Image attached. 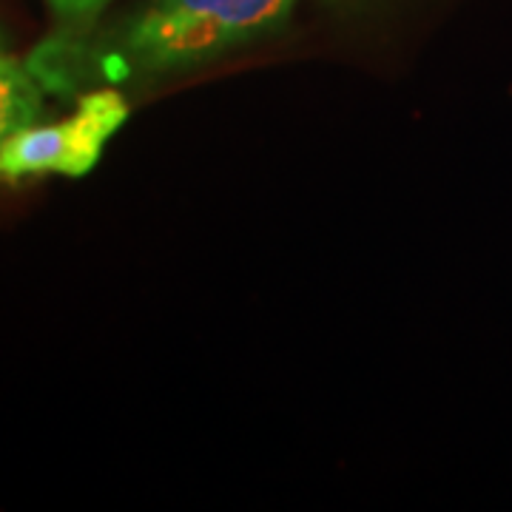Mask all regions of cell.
<instances>
[{"instance_id": "6da1fadb", "label": "cell", "mask_w": 512, "mask_h": 512, "mask_svg": "<svg viewBox=\"0 0 512 512\" xmlns=\"http://www.w3.org/2000/svg\"><path fill=\"white\" fill-rule=\"evenodd\" d=\"M293 0H154L97 57V77L123 83L194 69L276 29Z\"/></svg>"}, {"instance_id": "7a4b0ae2", "label": "cell", "mask_w": 512, "mask_h": 512, "mask_svg": "<svg viewBox=\"0 0 512 512\" xmlns=\"http://www.w3.org/2000/svg\"><path fill=\"white\" fill-rule=\"evenodd\" d=\"M128 120L126 97L114 89L86 92L77 100L72 117L49 126L20 128L0 148V180L63 174L86 177L103 148Z\"/></svg>"}, {"instance_id": "3957f363", "label": "cell", "mask_w": 512, "mask_h": 512, "mask_svg": "<svg viewBox=\"0 0 512 512\" xmlns=\"http://www.w3.org/2000/svg\"><path fill=\"white\" fill-rule=\"evenodd\" d=\"M43 80L32 66L0 55V148L20 128L32 126L43 109Z\"/></svg>"}, {"instance_id": "277c9868", "label": "cell", "mask_w": 512, "mask_h": 512, "mask_svg": "<svg viewBox=\"0 0 512 512\" xmlns=\"http://www.w3.org/2000/svg\"><path fill=\"white\" fill-rule=\"evenodd\" d=\"M46 3L52 6L57 20L66 26H83L109 6V0H46Z\"/></svg>"}, {"instance_id": "5b68a950", "label": "cell", "mask_w": 512, "mask_h": 512, "mask_svg": "<svg viewBox=\"0 0 512 512\" xmlns=\"http://www.w3.org/2000/svg\"><path fill=\"white\" fill-rule=\"evenodd\" d=\"M0 55H3V49H0Z\"/></svg>"}]
</instances>
